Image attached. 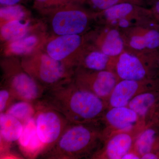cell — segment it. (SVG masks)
<instances>
[{
    "label": "cell",
    "instance_id": "obj_31",
    "mask_svg": "<svg viewBox=\"0 0 159 159\" xmlns=\"http://www.w3.org/2000/svg\"><path fill=\"white\" fill-rule=\"evenodd\" d=\"M159 158V156L158 154L154 152H148L145 154L141 157L142 159H157Z\"/></svg>",
    "mask_w": 159,
    "mask_h": 159
},
{
    "label": "cell",
    "instance_id": "obj_14",
    "mask_svg": "<svg viewBox=\"0 0 159 159\" xmlns=\"http://www.w3.org/2000/svg\"><path fill=\"white\" fill-rule=\"evenodd\" d=\"M159 80H121L117 83L109 98L108 108L127 106L137 95L158 89Z\"/></svg>",
    "mask_w": 159,
    "mask_h": 159
},
{
    "label": "cell",
    "instance_id": "obj_1",
    "mask_svg": "<svg viewBox=\"0 0 159 159\" xmlns=\"http://www.w3.org/2000/svg\"><path fill=\"white\" fill-rule=\"evenodd\" d=\"M40 100L74 124L101 123L108 108L107 102L81 88L73 79L47 90Z\"/></svg>",
    "mask_w": 159,
    "mask_h": 159
},
{
    "label": "cell",
    "instance_id": "obj_13",
    "mask_svg": "<svg viewBox=\"0 0 159 159\" xmlns=\"http://www.w3.org/2000/svg\"><path fill=\"white\" fill-rule=\"evenodd\" d=\"M85 37L89 45L113 58L118 57L125 50L123 33L115 27L99 25Z\"/></svg>",
    "mask_w": 159,
    "mask_h": 159
},
{
    "label": "cell",
    "instance_id": "obj_5",
    "mask_svg": "<svg viewBox=\"0 0 159 159\" xmlns=\"http://www.w3.org/2000/svg\"><path fill=\"white\" fill-rule=\"evenodd\" d=\"M158 54H142L125 50L117 57L114 72L120 80H159Z\"/></svg>",
    "mask_w": 159,
    "mask_h": 159
},
{
    "label": "cell",
    "instance_id": "obj_11",
    "mask_svg": "<svg viewBox=\"0 0 159 159\" xmlns=\"http://www.w3.org/2000/svg\"><path fill=\"white\" fill-rule=\"evenodd\" d=\"M73 80L81 88L107 102L112 91L120 80L114 71H93L80 67L75 69Z\"/></svg>",
    "mask_w": 159,
    "mask_h": 159
},
{
    "label": "cell",
    "instance_id": "obj_2",
    "mask_svg": "<svg viewBox=\"0 0 159 159\" xmlns=\"http://www.w3.org/2000/svg\"><path fill=\"white\" fill-rule=\"evenodd\" d=\"M102 123H70L54 145L39 155L48 159L92 158L104 142Z\"/></svg>",
    "mask_w": 159,
    "mask_h": 159
},
{
    "label": "cell",
    "instance_id": "obj_29",
    "mask_svg": "<svg viewBox=\"0 0 159 159\" xmlns=\"http://www.w3.org/2000/svg\"><path fill=\"white\" fill-rule=\"evenodd\" d=\"M23 0H0L2 6H13L19 4Z\"/></svg>",
    "mask_w": 159,
    "mask_h": 159
},
{
    "label": "cell",
    "instance_id": "obj_7",
    "mask_svg": "<svg viewBox=\"0 0 159 159\" xmlns=\"http://www.w3.org/2000/svg\"><path fill=\"white\" fill-rule=\"evenodd\" d=\"M95 20L99 25L115 27L122 32L134 26L156 20L149 8L130 2L120 3L95 13Z\"/></svg>",
    "mask_w": 159,
    "mask_h": 159
},
{
    "label": "cell",
    "instance_id": "obj_9",
    "mask_svg": "<svg viewBox=\"0 0 159 159\" xmlns=\"http://www.w3.org/2000/svg\"><path fill=\"white\" fill-rule=\"evenodd\" d=\"M86 44L82 34L57 35L44 44L43 50L54 59L75 70Z\"/></svg>",
    "mask_w": 159,
    "mask_h": 159
},
{
    "label": "cell",
    "instance_id": "obj_12",
    "mask_svg": "<svg viewBox=\"0 0 159 159\" xmlns=\"http://www.w3.org/2000/svg\"><path fill=\"white\" fill-rule=\"evenodd\" d=\"M101 122L104 126V141L116 133L142 131L146 126L137 113L128 106L107 109Z\"/></svg>",
    "mask_w": 159,
    "mask_h": 159
},
{
    "label": "cell",
    "instance_id": "obj_23",
    "mask_svg": "<svg viewBox=\"0 0 159 159\" xmlns=\"http://www.w3.org/2000/svg\"><path fill=\"white\" fill-rule=\"evenodd\" d=\"M27 14L25 8L19 4L2 6L0 9L1 22H2V24L15 20L24 19Z\"/></svg>",
    "mask_w": 159,
    "mask_h": 159
},
{
    "label": "cell",
    "instance_id": "obj_25",
    "mask_svg": "<svg viewBox=\"0 0 159 159\" xmlns=\"http://www.w3.org/2000/svg\"><path fill=\"white\" fill-rule=\"evenodd\" d=\"M125 2L135 3L147 7L143 0H85L84 4H87L95 10L94 13H97L118 4Z\"/></svg>",
    "mask_w": 159,
    "mask_h": 159
},
{
    "label": "cell",
    "instance_id": "obj_28",
    "mask_svg": "<svg viewBox=\"0 0 159 159\" xmlns=\"http://www.w3.org/2000/svg\"><path fill=\"white\" fill-rule=\"evenodd\" d=\"M149 8L154 19L159 22V0Z\"/></svg>",
    "mask_w": 159,
    "mask_h": 159
},
{
    "label": "cell",
    "instance_id": "obj_30",
    "mask_svg": "<svg viewBox=\"0 0 159 159\" xmlns=\"http://www.w3.org/2000/svg\"><path fill=\"white\" fill-rule=\"evenodd\" d=\"M141 157L135 152L131 150L128 153L125 154V155L122 157V159H140Z\"/></svg>",
    "mask_w": 159,
    "mask_h": 159
},
{
    "label": "cell",
    "instance_id": "obj_33",
    "mask_svg": "<svg viewBox=\"0 0 159 159\" xmlns=\"http://www.w3.org/2000/svg\"><path fill=\"white\" fill-rule=\"evenodd\" d=\"M157 63L158 67L159 69V53L157 55Z\"/></svg>",
    "mask_w": 159,
    "mask_h": 159
},
{
    "label": "cell",
    "instance_id": "obj_27",
    "mask_svg": "<svg viewBox=\"0 0 159 159\" xmlns=\"http://www.w3.org/2000/svg\"><path fill=\"white\" fill-rule=\"evenodd\" d=\"M13 93L4 86L1 87L0 90V113L6 112L14 102L17 101Z\"/></svg>",
    "mask_w": 159,
    "mask_h": 159
},
{
    "label": "cell",
    "instance_id": "obj_16",
    "mask_svg": "<svg viewBox=\"0 0 159 159\" xmlns=\"http://www.w3.org/2000/svg\"><path fill=\"white\" fill-rule=\"evenodd\" d=\"M157 89L137 95L127 106L137 113L146 126L154 124L156 120V111L159 105V92Z\"/></svg>",
    "mask_w": 159,
    "mask_h": 159
},
{
    "label": "cell",
    "instance_id": "obj_20",
    "mask_svg": "<svg viewBox=\"0 0 159 159\" xmlns=\"http://www.w3.org/2000/svg\"><path fill=\"white\" fill-rule=\"evenodd\" d=\"M24 128L22 122L16 117L6 112L0 114V134L1 141L5 143L18 142Z\"/></svg>",
    "mask_w": 159,
    "mask_h": 159
},
{
    "label": "cell",
    "instance_id": "obj_19",
    "mask_svg": "<svg viewBox=\"0 0 159 159\" xmlns=\"http://www.w3.org/2000/svg\"><path fill=\"white\" fill-rule=\"evenodd\" d=\"M132 150L141 157L148 152L157 153L159 150V132L154 124L147 125L140 133Z\"/></svg>",
    "mask_w": 159,
    "mask_h": 159
},
{
    "label": "cell",
    "instance_id": "obj_26",
    "mask_svg": "<svg viewBox=\"0 0 159 159\" xmlns=\"http://www.w3.org/2000/svg\"><path fill=\"white\" fill-rule=\"evenodd\" d=\"M34 7L43 11L72 3H81L79 0H34Z\"/></svg>",
    "mask_w": 159,
    "mask_h": 159
},
{
    "label": "cell",
    "instance_id": "obj_32",
    "mask_svg": "<svg viewBox=\"0 0 159 159\" xmlns=\"http://www.w3.org/2000/svg\"><path fill=\"white\" fill-rule=\"evenodd\" d=\"M158 1H159V0H143L146 6H149V7L152 6L153 4L156 2Z\"/></svg>",
    "mask_w": 159,
    "mask_h": 159
},
{
    "label": "cell",
    "instance_id": "obj_15",
    "mask_svg": "<svg viewBox=\"0 0 159 159\" xmlns=\"http://www.w3.org/2000/svg\"><path fill=\"white\" fill-rule=\"evenodd\" d=\"M142 131L116 133L106 139L93 159H122L132 149L137 137Z\"/></svg>",
    "mask_w": 159,
    "mask_h": 159
},
{
    "label": "cell",
    "instance_id": "obj_21",
    "mask_svg": "<svg viewBox=\"0 0 159 159\" xmlns=\"http://www.w3.org/2000/svg\"><path fill=\"white\" fill-rule=\"evenodd\" d=\"M31 23L25 19L15 20L3 23L1 29V36L7 43L22 38L32 30Z\"/></svg>",
    "mask_w": 159,
    "mask_h": 159
},
{
    "label": "cell",
    "instance_id": "obj_24",
    "mask_svg": "<svg viewBox=\"0 0 159 159\" xmlns=\"http://www.w3.org/2000/svg\"><path fill=\"white\" fill-rule=\"evenodd\" d=\"M21 135L18 141L21 149L24 151L38 137L34 117L25 122Z\"/></svg>",
    "mask_w": 159,
    "mask_h": 159
},
{
    "label": "cell",
    "instance_id": "obj_4",
    "mask_svg": "<svg viewBox=\"0 0 159 159\" xmlns=\"http://www.w3.org/2000/svg\"><path fill=\"white\" fill-rule=\"evenodd\" d=\"M2 85L13 93L17 100L34 103L42 99L46 90L24 70L20 60L9 57L1 62Z\"/></svg>",
    "mask_w": 159,
    "mask_h": 159
},
{
    "label": "cell",
    "instance_id": "obj_6",
    "mask_svg": "<svg viewBox=\"0 0 159 159\" xmlns=\"http://www.w3.org/2000/svg\"><path fill=\"white\" fill-rule=\"evenodd\" d=\"M74 3L44 11L54 14L51 20L53 32L57 35L82 34L87 31L95 13Z\"/></svg>",
    "mask_w": 159,
    "mask_h": 159
},
{
    "label": "cell",
    "instance_id": "obj_22",
    "mask_svg": "<svg viewBox=\"0 0 159 159\" xmlns=\"http://www.w3.org/2000/svg\"><path fill=\"white\" fill-rule=\"evenodd\" d=\"M6 113L19 119L24 124L34 117L35 113L34 103L23 100H17L6 111Z\"/></svg>",
    "mask_w": 159,
    "mask_h": 159
},
{
    "label": "cell",
    "instance_id": "obj_3",
    "mask_svg": "<svg viewBox=\"0 0 159 159\" xmlns=\"http://www.w3.org/2000/svg\"><path fill=\"white\" fill-rule=\"evenodd\" d=\"M20 61L26 72L46 90L74 78L75 70L52 58L43 49L22 57Z\"/></svg>",
    "mask_w": 159,
    "mask_h": 159
},
{
    "label": "cell",
    "instance_id": "obj_10",
    "mask_svg": "<svg viewBox=\"0 0 159 159\" xmlns=\"http://www.w3.org/2000/svg\"><path fill=\"white\" fill-rule=\"evenodd\" d=\"M125 50L142 54L159 53V22L150 21L122 31Z\"/></svg>",
    "mask_w": 159,
    "mask_h": 159
},
{
    "label": "cell",
    "instance_id": "obj_18",
    "mask_svg": "<svg viewBox=\"0 0 159 159\" xmlns=\"http://www.w3.org/2000/svg\"><path fill=\"white\" fill-rule=\"evenodd\" d=\"M116 58L110 57L86 43L77 67L93 71H114Z\"/></svg>",
    "mask_w": 159,
    "mask_h": 159
},
{
    "label": "cell",
    "instance_id": "obj_8",
    "mask_svg": "<svg viewBox=\"0 0 159 159\" xmlns=\"http://www.w3.org/2000/svg\"><path fill=\"white\" fill-rule=\"evenodd\" d=\"M34 105L36 131L40 140L44 145L43 152L58 141L71 123L62 114L40 100L35 102Z\"/></svg>",
    "mask_w": 159,
    "mask_h": 159
},
{
    "label": "cell",
    "instance_id": "obj_17",
    "mask_svg": "<svg viewBox=\"0 0 159 159\" xmlns=\"http://www.w3.org/2000/svg\"><path fill=\"white\" fill-rule=\"evenodd\" d=\"M32 30L22 38L8 43L5 50L6 56L23 57L43 49L47 41L45 34H41L42 32H33Z\"/></svg>",
    "mask_w": 159,
    "mask_h": 159
}]
</instances>
